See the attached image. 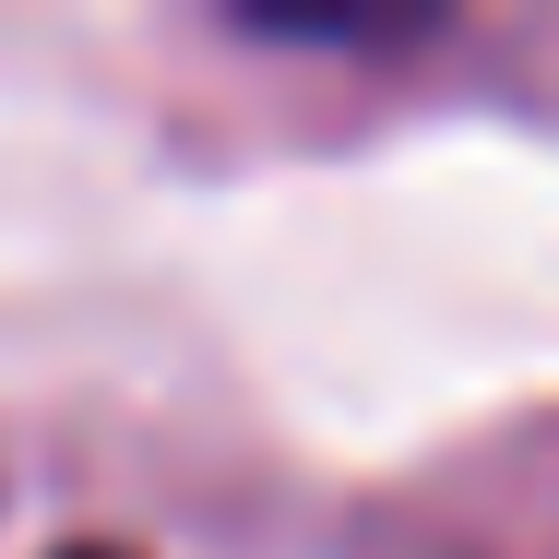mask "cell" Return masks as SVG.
Wrapping results in <instances>:
<instances>
[{
	"label": "cell",
	"instance_id": "6da1fadb",
	"mask_svg": "<svg viewBox=\"0 0 559 559\" xmlns=\"http://www.w3.org/2000/svg\"><path fill=\"white\" fill-rule=\"evenodd\" d=\"M60 559H131V548H60Z\"/></svg>",
	"mask_w": 559,
	"mask_h": 559
}]
</instances>
